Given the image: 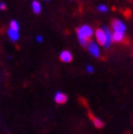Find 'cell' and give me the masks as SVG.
Segmentation results:
<instances>
[{
    "label": "cell",
    "instance_id": "2",
    "mask_svg": "<svg viewBox=\"0 0 133 134\" xmlns=\"http://www.w3.org/2000/svg\"><path fill=\"white\" fill-rule=\"evenodd\" d=\"M87 49L88 51V52L95 58H99L101 56V51H100L99 44L97 42L91 41V40L88 41V43L87 45Z\"/></svg>",
    "mask_w": 133,
    "mask_h": 134
},
{
    "label": "cell",
    "instance_id": "3",
    "mask_svg": "<svg viewBox=\"0 0 133 134\" xmlns=\"http://www.w3.org/2000/svg\"><path fill=\"white\" fill-rule=\"evenodd\" d=\"M111 29H112L113 31L125 34L126 26L125 25L123 21H121L120 19H113L112 22H111Z\"/></svg>",
    "mask_w": 133,
    "mask_h": 134
},
{
    "label": "cell",
    "instance_id": "16",
    "mask_svg": "<svg viewBox=\"0 0 133 134\" xmlns=\"http://www.w3.org/2000/svg\"><path fill=\"white\" fill-rule=\"evenodd\" d=\"M6 9H7V5H6V3L3 2V1H1V2H0V10H5Z\"/></svg>",
    "mask_w": 133,
    "mask_h": 134
},
{
    "label": "cell",
    "instance_id": "10",
    "mask_svg": "<svg viewBox=\"0 0 133 134\" xmlns=\"http://www.w3.org/2000/svg\"><path fill=\"white\" fill-rule=\"evenodd\" d=\"M88 116L90 117V119H91V121H92V123H93V125H94L95 127H97V129H102L103 126H105L104 122H103L101 119L97 118V117L94 116V115H92L91 113L88 114Z\"/></svg>",
    "mask_w": 133,
    "mask_h": 134
},
{
    "label": "cell",
    "instance_id": "14",
    "mask_svg": "<svg viewBox=\"0 0 133 134\" xmlns=\"http://www.w3.org/2000/svg\"><path fill=\"white\" fill-rule=\"evenodd\" d=\"M86 70H87L88 73H93V72H94V68H93V66H91V65H87V67H86Z\"/></svg>",
    "mask_w": 133,
    "mask_h": 134
},
{
    "label": "cell",
    "instance_id": "5",
    "mask_svg": "<svg viewBox=\"0 0 133 134\" xmlns=\"http://www.w3.org/2000/svg\"><path fill=\"white\" fill-rule=\"evenodd\" d=\"M104 31H105V34H106V44H105V48L106 49H108L111 45V43L113 42V38H112V31L110 30L108 27L105 26L104 27Z\"/></svg>",
    "mask_w": 133,
    "mask_h": 134
},
{
    "label": "cell",
    "instance_id": "9",
    "mask_svg": "<svg viewBox=\"0 0 133 134\" xmlns=\"http://www.w3.org/2000/svg\"><path fill=\"white\" fill-rule=\"evenodd\" d=\"M31 10H32L34 14H40L42 12V4L38 0H33L31 4Z\"/></svg>",
    "mask_w": 133,
    "mask_h": 134
},
{
    "label": "cell",
    "instance_id": "11",
    "mask_svg": "<svg viewBox=\"0 0 133 134\" xmlns=\"http://www.w3.org/2000/svg\"><path fill=\"white\" fill-rule=\"evenodd\" d=\"M125 34L123 32H117V31H112V38L113 42H116V43H120L125 39Z\"/></svg>",
    "mask_w": 133,
    "mask_h": 134
},
{
    "label": "cell",
    "instance_id": "15",
    "mask_svg": "<svg viewBox=\"0 0 133 134\" xmlns=\"http://www.w3.org/2000/svg\"><path fill=\"white\" fill-rule=\"evenodd\" d=\"M35 40H36V42H38V43H40V44H41V43H43V42H44V37L39 34V35L35 36Z\"/></svg>",
    "mask_w": 133,
    "mask_h": 134
},
{
    "label": "cell",
    "instance_id": "8",
    "mask_svg": "<svg viewBox=\"0 0 133 134\" xmlns=\"http://www.w3.org/2000/svg\"><path fill=\"white\" fill-rule=\"evenodd\" d=\"M7 34H8V36H9V38H10V41H13V42L18 41L19 38H20L19 31H15V30H13V29H10V28H9Z\"/></svg>",
    "mask_w": 133,
    "mask_h": 134
},
{
    "label": "cell",
    "instance_id": "1",
    "mask_svg": "<svg viewBox=\"0 0 133 134\" xmlns=\"http://www.w3.org/2000/svg\"><path fill=\"white\" fill-rule=\"evenodd\" d=\"M76 34L80 45H82L83 47H87V43L90 41V38L94 34V32L90 25H82L77 29Z\"/></svg>",
    "mask_w": 133,
    "mask_h": 134
},
{
    "label": "cell",
    "instance_id": "4",
    "mask_svg": "<svg viewBox=\"0 0 133 134\" xmlns=\"http://www.w3.org/2000/svg\"><path fill=\"white\" fill-rule=\"evenodd\" d=\"M94 36H95V39H96V41L99 45L101 46H105L106 44V34H105V31H104V29H97L94 32Z\"/></svg>",
    "mask_w": 133,
    "mask_h": 134
},
{
    "label": "cell",
    "instance_id": "6",
    "mask_svg": "<svg viewBox=\"0 0 133 134\" xmlns=\"http://www.w3.org/2000/svg\"><path fill=\"white\" fill-rule=\"evenodd\" d=\"M59 58L61 60L63 63H70L73 59V56H72L71 52H69V51H62L59 54Z\"/></svg>",
    "mask_w": 133,
    "mask_h": 134
},
{
    "label": "cell",
    "instance_id": "13",
    "mask_svg": "<svg viewBox=\"0 0 133 134\" xmlns=\"http://www.w3.org/2000/svg\"><path fill=\"white\" fill-rule=\"evenodd\" d=\"M97 10H98V12H100V13H105L108 10V7L107 5H105V4H100V5L97 6Z\"/></svg>",
    "mask_w": 133,
    "mask_h": 134
},
{
    "label": "cell",
    "instance_id": "7",
    "mask_svg": "<svg viewBox=\"0 0 133 134\" xmlns=\"http://www.w3.org/2000/svg\"><path fill=\"white\" fill-rule=\"evenodd\" d=\"M53 98L55 103L58 104V105H63V104H66L68 102V96L64 92H62V91H57L54 94Z\"/></svg>",
    "mask_w": 133,
    "mask_h": 134
},
{
    "label": "cell",
    "instance_id": "17",
    "mask_svg": "<svg viewBox=\"0 0 133 134\" xmlns=\"http://www.w3.org/2000/svg\"><path fill=\"white\" fill-rule=\"evenodd\" d=\"M44 1H47V2H48V1H49V0H44Z\"/></svg>",
    "mask_w": 133,
    "mask_h": 134
},
{
    "label": "cell",
    "instance_id": "12",
    "mask_svg": "<svg viewBox=\"0 0 133 134\" xmlns=\"http://www.w3.org/2000/svg\"><path fill=\"white\" fill-rule=\"evenodd\" d=\"M10 28L13 29V30H15V31H18L20 30V26H19V24L16 20H12L10 22Z\"/></svg>",
    "mask_w": 133,
    "mask_h": 134
}]
</instances>
